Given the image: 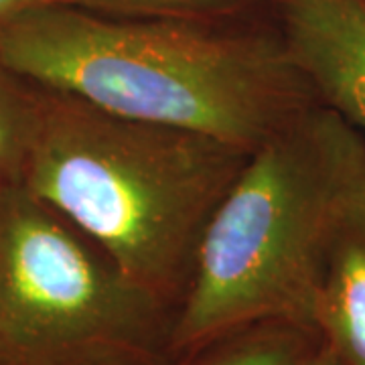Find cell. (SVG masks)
<instances>
[{
  "label": "cell",
  "instance_id": "4",
  "mask_svg": "<svg viewBox=\"0 0 365 365\" xmlns=\"http://www.w3.org/2000/svg\"><path fill=\"white\" fill-rule=\"evenodd\" d=\"M173 313L19 181L0 185V365L124 347L167 353Z\"/></svg>",
  "mask_w": 365,
  "mask_h": 365
},
{
  "label": "cell",
  "instance_id": "3",
  "mask_svg": "<svg viewBox=\"0 0 365 365\" xmlns=\"http://www.w3.org/2000/svg\"><path fill=\"white\" fill-rule=\"evenodd\" d=\"M357 138L311 104L250 153L197 244L167 355L266 319L314 327L329 223Z\"/></svg>",
  "mask_w": 365,
  "mask_h": 365
},
{
  "label": "cell",
  "instance_id": "1",
  "mask_svg": "<svg viewBox=\"0 0 365 365\" xmlns=\"http://www.w3.org/2000/svg\"><path fill=\"white\" fill-rule=\"evenodd\" d=\"M0 59L39 90L250 153L314 100L260 6L197 19L47 4L0 21Z\"/></svg>",
  "mask_w": 365,
  "mask_h": 365
},
{
  "label": "cell",
  "instance_id": "9",
  "mask_svg": "<svg viewBox=\"0 0 365 365\" xmlns=\"http://www.w3.org/2000/svg\"><path fill=\"white\" fill-rule=\"evenodd\" d=\"M76 6L122 16L230 19L258 11L260 0H76Z\"/></svg>",
  "mask_w": 365,
  "mask_h": 365
},
{
  "label": "cell",
  "instance_id": "5",
  "mask_svg": "<svg viewBox=\"0 0 365 365\" xmlns=\"http://www.w3.org/2000/svg\"><path fill=\"white\" fill-rule=\"evenodd\" d=\"M313 98L365 140V0H260Z\"/></svg>",
  "mask_w": 365,
  "mask_h": 365
},
{
  "label": "cell",
  "instance_id": "12",
  "mask_svg": "<svg viewBox=\"0 0 365 365\" xmlns=\"http://www.w3.org/2000/svg\"><path fill=\"white\" fill-rule=\"evenodd\" d=\"M307 365H345V364H343V359H341L339 355L333 351V349L327 345L325 341H323V345L319 347V351L314 353Z\"/></svg>",
  "mask_w": 365,
  "mask_h": 365
},
{
  "label": "cell",
  "instance_id": "11",
  "mask_svg": "<svg viewBox=\"0 0 365 365\" xmlns=\"http://www.w3.org/2000/svg\"><path fill=\"white\" fill-rule=\"evenodd\" d=\"M47 4H76V0H0V21L23 11H31Z\"/></svg>",
  "mask_w": 365,
  "mask_h": 365
},
{
  "label": "cell",
  "instance_id": "8",
  "mask_svg": "<svg viewBox=\"0 0 365 365\" xmlns=\"http://www.w3.org/2000/svg\"><path fill=\"white\" fill-rule=\"evenodd\" d=\"M39 112L41 90L33 91L0 59V185L19 181Z\"/></svg>",
  "mask_w": 365,
  "mask_h": 365
},
{
  "label": "cell",
  "instance_id": "6",
  "mask_svg": "<svg viewBox=\"0 0 365 365\" xmlns=\"http://www.w3.org/2000/svg\"><path fill=\"white\" fill-rule=\"evenodd\" d=\"M314 327L345 365H365V140L359 136L329 223Z\"/></svg>",
  "mask_w": 365,
  "mask_h": 365
},
{
  "label": "cell",
  "instance_id": "7",
  "mask_svg": "<svg viewBox=\"0 0 365 365\" xmlns=\"http://www.w3.org/2000/svg\"><path fill=\"white\" fill-rule=\"evenodd\" d=\"M323 345L319 329L288 319L237 327L165 365H307Z\"/></svg>",
  "mask_w": 365,
  "mask_h": 365
},
{
  "label": "cell",
  "instance_id": "10",
  "mask_svg": "<svg viewBox=\"0 0 365 365\" xmlns=\"http://www.w3.org/2000/svg\"><path fill=\"white\" fill-rule=\"evenodd\" d=\"M169 361L167 353L148 349H124V347H104L88 351L67 353L43 361L21 365H165Z\"/></svg>",
  "mask_w": 365,
  "mask_h": 365
},
{
  "label": "cell",
  "instance_id": "2",
  "mask_svg": "<svg viewBox=\"0 0 365 365\" xmlns=\"http://www.w3.org/2000/svg\"><path fill=\"white\" fill-rule=\"evenodd\" d=\"M248 155L41 90L19 182L175 313L203 230Z\"/></svg>",
  "mask_w": 365,
  "mask_h": 365
}]
</instances>
